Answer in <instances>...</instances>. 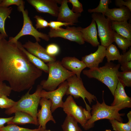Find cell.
Wrapping results in <instances>:
<instances>
[{"mask_svg": "<svg viewBox=\"0 0 131 131\" xmlns=\"http://www.w3.org/2000/svg\"><path fill=\"white\" fill-rule=\"evenodd\" d=\"M81 27H70L67 26L64 29L61 27L59 29H50L48 34L49 38L60 37L71 41L75 42L80 45L85 43L81 30Z\"/></svg>", "mask_w": 131, "mask_h": 131, "instance_id": "obj_10", "label": "cell"}, {"mask_svg": "<svg viewBox=\"0 0 131 131\" xmlns=\"http://www.w3.org/2000/svg\"><path fill=\"white\" fill-rule=\"evenodd\" d=\"M42 131H52L51 130H47V129H45L44 130Z\"/></svg>", "mask_w": 131, "mask_h": 131, "instance_id": "obj_45", "label": "cell"}, {"mask_svg": "<svg viewBox=\"0 0 131 131\" xmlns=\"http://www.w3.org/2000/svg\"><path fill=\"white\" fill-rule=\"evenodd\" d=\"M66 81L68 87L66 94L71 95L75 99L82 98L85 103L86 110L90 113L91 108L86 102L85 98L88 100L91 104L93 101L96 100L97 98L96 96L86 90L82 79L78 78L75 74L69 78Z\"/></svg>", "mask_w": 131, "mask_h": 131, "instance_id": "obj_6", "label": "cell"}, {"mask_svg": "<svg viewBox=\"0 0 131 131\" xmlns=\"http://www.w3.org/2000/svg\"><path fill=\"white\" fill-rule=\"evenodd\" d=\"M12 116L8 118H0V128L4 126V125L10 121L13 118Z\"/></svg>", "mask_w": 131, "mask_h": 131, "instance_id": "obj_42", "label": "cell"}, {"mask_svg": "<svg viewBox=\"0 0 131 131\" xmlns=\"http://www.w3.org/2000/svg\"><path fill=\"white\" fill-rule=\"evenodd\" d=\"M105 131H112L111 130L109 129L108 130H106Z\"/></svg>", "mask_w": 131, "mask_h": 131, "instance_id": "obj_46", "label": "cell"}, {"mask_svg": "<svg viewBox=\"0 0 131 131\" xmlns=\"http://www.w3.org/2000/svg\"><path fill=\"white\" fill-rule=\"evenodd\" d=\"M120 66V64L107 62L103 66L84 70L82 73L89 78L96 79L104 83L114 96L118 82V75Z\"/></svg>", "mask_w": 131, "mask_h": 131, "instance_id": "obj_3", "label": "cell"}, {"mask_svg": "<svg viewBox=\"0 0 131 131\" xmlns=\"http://www.w3.org/2000/svg\"><path fill=\"white\" fill-rule=\"evenodd\" d=\"M118 77L119 80L124 87L131 86V71L118 72Z\"/></svg>", "mask_w": 131, "mask_h": 131, "instance_id": "obj_30", "label": "cell"}, {"mask_svg": "<svg viewBox=\"0 0 131 131\" xmlns=\"http://www.w3.org/2000/svg\"><path fill=\"white\" fill-rule=\"evenodd\" d=\"M11 88L3 82L0 81V96L5 95L8 96L12 91Z\"/></svg>", "mask_w": 131, "mask_h": 131, "instance_id": "obj_37", "label": "cell"}, {"mask_svg": "<svg viewBox=\"0 0 131 131\" xmlns=\"http://www.w3.org/2000/svg\"><path fill=\"white\" fill-rule=\"evenodd\" d=\"M68 87L67 82L66 81L60 84L57 89L54 90L47 91L43 89L41 91L40 93L41 98H45L51 100L52 113L58 108H62L64 102L63 98L66 94Z\"/></svg>", "mask_w": 131, "mask_h": 131, "instance_id": "obj_11", "label": "cell"}, {"mask_svg": "<svg viewBox=\"0 0 131 131\" xmlns=\"http://www.w3.org/2000/svg\"><path fill=\"white\" fill-rule=\"evenodd\" d=\"M31 88L11 107L6 109L5 114L10 115L18 111L26 113L32 116L38 123L37 117L38 106L41 98L40 92L43 89L40 84L37 85L36 90L33 93L30 94Z\"/></svg>", "mask_w": 131, "mask_h": 131, "instance_id": "obj_4", "label": "cell"}, {"mask_svg": "<svg viewBox=\"0 0 131 131\" xmlns=\"http://www.w3.org/2000/svg\"><path fill=\"white\" fill-rule=\"evenodd\" d=\"M105 16L111 21H127L131 18V11L127 7L124 6L119 8H109L105 14Z\"/></svg>", "mask_w": 131, "mask_h": 131, "instance_id": "obj_18", "label": "cell"}, {"mask_svg": "<svg viewBox=\"0 0 131 131\" xmlns=\"http://www.w3.org/2000/svg\"><path fill=\"white\" fill-rule=\"evenodd\" d=\"M118 82L114 93V99L111 106H115L126 102H131V97L126 94L124 87L118 80Z\"/></svg>", "mask_w": 131, "mask_h": 131, "instance_id": "obj_23", "label": "cell"}, {"mask_svg": "<svg viewBox=\"0 0 131 131\" xmlns=\"http://www.w3.org/2000/svg\"><path fill=\"white\" fill-rule=\"evenodd\" d=\"M62 108L67 115L74 118L82 127L91 116L90 113L82 106L78 105L71 95L68 96L64 102Z\"/></svg>", "mask_w": 131, "mask_h": 131, "instance_id": "obj_9", "label": "cell"}, {"mask_svg": "<svg viewBox=\"0 0 131 131\" xmlns=\"http://www.w3.org/2000/svg\"><path fill=\"white\" fill-rule=\"evenodd\" d=\"M25 5L18 7V11L22 12L23 18V27L20 32L15 37H10L8 41L9 42L16 43L21 37L27 35L33 36L36 42H40V38L46 41L49 40L48 34L38 31L33 26L32 22L28 15L27 9L25 10Z\"/></svg>", "mask_w": 131, "mask_h": 131, "instance_id": "obj_7", "label": "cell"}, {"mask_svg": "<svg viewBox=\"0 0 131 131\" xmlns=\"http://www.w3.org/2000/svg\"><path fill=\"white\" fill-rule=\"evenodd\" d=\"M78 123L74 118L67 115L61 127L63 131H82Z\"/></svg>", "mask_w": 131, "mask_h": 131, "instance_id": "obj_24", "label": "cell"}, {"mask_svg": "<svg viewBox=\"0 0 131 131\" xmlns=\"http://www.w3.org/2000/svg\"><path fill=\"white\" fill-rule=\"evenodd\" d=\"M115 131H131V127L127 124L119 122L115 119L109 120Z\"/></svg>", "mask_w": 131, "mask_h": 131, "instance_id": "obj_31", "label": "cell"}, {"mask_svg": "<svg viewBox=\"0 0 131 131\" xmlns=\"http://www.w3.org/2000/svg\"><path fill=\"white\" fill-rule=\"evenodd\" d=\"M15 115L13 119L8 123L7 124H24L27 123L38 125L33 117L31 115L25 112L18 111L15 112Z\"/></svg>", "mask_w": 131, "mask_h": 131, "instance_id": "obj_22", "label": "cell"}, {"mask_svg": "<svg viewBox=\"0 0 131 131\" xmlns=\"http://www.w3.org/2000/svg\"><path fill=\"white\" fill-rule=\"evenodd\" d=\"M27 1L40 13H47L57 17L59 7L57 4H61L62 0H27Z\"/></svg>", "mask_w": 131, "mask_h": 131, "instance_id": "obj_12", "label": "cell"}, {"mask_svg": "<svg viewBox=\"0 0 131 131\" xmlns=\"http://www.w3.org/2000/svg\"><path fill=\"white\" fill-rule=\"evenodd\" d=\"M128 121L127 123L131 127V111H130L127 114Z\"/></svg>", "mask_w": 131, "mask_h": 131, "instance_id": "obj_43", "label": "cell"}, {"mask_svg": "<svg viewBox=\"0 0 131 131\" xmlns=\"http://www.w3.org/2000/svg\"><path fill=\"white\" fill-rule=\"evenodd\" d=\"M111 2L110 0H100L98 6L96 8L89 9L88 11L90 13H98L102 14L105 16V14L107 11L109 4Z\"/></svg>", "mask_w": 131, "mask_h": 131, "instance_id": "obj_28", "label": "cell"}, {"mask_svg": "<svg viewBox=\"0 0 131 131\" xmlns=\"http://www.w3.org/2000/svg\"><path fill=\"white\" fill-rule=\"evenodd\" d=\"M106 48L104 46L99 45L97 50L94 52L82 57L81 60L89 69L99 67L100 63L102 62L105 57Z\"/></svg>", "mask_w": 131, "mask_h": 131, "instance_id": "obj_16", "label": "cell"}, {"mask_svg": "<svg viewBox=\"0 0 131 131\" xmlns=\"http://www.w3.org/2000/svg\"><path fill=\"white\" fill-rule=\"evenodd\" d=\"M121 64L120 69L122 72L131 71V61L124 63Z\"/></svg>", "mask_w": 131, "mask_h": 131, "instance_id": "obj_41", "label": "cell"}, {"mask_svg": "<svg viewBox=\"0 0 131 131\" xmlns=\"http://www.w3.org/2000/svg\"><path fill=\"white\" fill-rule=\"evenodd\" d=\"M3 37H4L3 36V35L1 33H0V41Z\"/></svg>", "mask_w": 131, "mask_h": 131, "instance_id": "obj_44", "label": "cell"}, {"mask_svg": "<svg viewBox=\"0 0 131 131\" xmlns=\"http://www.w3.org/2000/svg\"><path fill=\"white\" fill-rule=\"evenodd\" d=\"M104 92L103 91L102 102L100 103L96 99V103L91 108V117L83 127L85 130H87L93 127L95 122L100 119H115L122 122L123 120L122 116H124L125 114L120 113L119 111L122 109L131 107V102H124L115 106L107 105L103 98Z\"/></svg>", "mask_w": 131, "mask_h": 131, "instance_id": "obj_2", "label": "cell"}, {"mask_svg": "<svg viewBox=\"0 0 131 131\" xmlns=\"http://www.w3.org/2000/svg\"><path fill=\"white\" fill-rule=\"evenodd\" d=\"M45 49L47 53L52 57H56L60 52V49L59 46L57 44L54 43L48 45L46 46Z\"/></svg>", "mask_w": 131, "mask_h": 131, "instance_id": "obj_33", "label": "cell"}, {"mask_svg": "<svg viewBox=\"0 0 131 131\" xmlns=\"http://www.w3.org/2000/svg\"><path fill=\"white\" fill-rule=\"evenodd\" d=\"M61 62L64 67L68 71L74 73L79 78H81L80 75L81 72L86 67L83 62L75 57H65L62 58Z\"/></svg>", "mask_w": 131, "mask_h": 131, "instance_id": "obj_17", "label": "cell"}, {"mask_svg": "<svg viewBox=\"0 0 131 131\" xmlns=\"http://www.w3.org/2000/svg\"><path fill=\"white\" fill-rule=\"evenodd\" d=\"M25 1L22 0H2L0 6L8 7L10 6L15 5L18 7L22 5H25Z\"/></svg>", "mask_w": 131, "mask_h": 131, "instance_id": "obj_35", "label": "cell"}, {"mask_svg": "<svg viewBox=\"0 0 131 131\" xmlns=\"http://www.w3.org/2000/svg\"><path fill=\"white\" fill-rule=\"evenodd\" d=\"M51 104L50 99L41 98L40 100L39 104L41 106V108L38 111L37 117L38 127L41 128L44 130L46 129V124L49 121H51L54 123H56L52 115Z\"/></svg>", "mask_w": 131, "mask_h": 131, "instance_id": "obj_13", "label": "cell"}, {"mask_svg": "<svg viewBox=\"0 0 131 131\" xmlns=\"http://www.w3.org/2000/svg\"><path fill=\"white\" fill-rule=\"evenodd\" d=\"M22 46L28 52L39 58L45 63H47L55 61L56 57L51 56L46 53L45 49L36 41L33 42L29 40Z\"/></svg>", "mask_w": 131, "mask_h": 131, "instance_id": "obj_14", "label": "cell"}, {"mask_svg": "<svg viewBox=\"0 0 131 131\" xmlns=\"http://www.w3.org/2000/svg\"><path fill=\"white\" fill-rule=\"evenodd\" d=\"M2 0H0V4L1 1Z\"/></svg>", "mask_w": 131, "mask_h": 131, "instance_id": "obj_47", "label": "cell"}, {"mask_svg": "<svg viewBox=\"0 0 131 131\" xmlns=\"http://www.w3.org/2000/svg\"><path fill=\"white\" fill-rule=\"evenodd\" d=\"M116 5L119 7L125 6L127 7L131 11V0H127L124 1L123 0H116L115 1Z\"/></svg>", "mask_w": 131, "mask_h": 131, "instance_id": "obj_39", "label": "cell"}, {"mask_svg": "<svg viewBox=\"0 0 131 131\" xmlns=\"http://www.w3.org/2000/svg\"><path fill=\"white\" fill-rule=\"evenodd\" d=\"M16 43L18 47L25 53L29 60L33 65L42 71L48 73L49 69L47 64L28 52L23 47L20 42L18 41Z\"/></svg>", "mask_w": 131, "mask_h": 131, "instance_id": "obj_21", "label": "cell"}, {"mask_svg": "<svg viewBox=\"0 0 131 131\" xmlns=\"http://www.w3.org/2000/svg\"><path fill=\"white\" fill-rule=\"evenodd\" d=\"M43 130L41 128L32 129L20 127L13 124H8L0 128V131H42Z\"/></svg>", "mask_w": 131, "mask_h": 131, "instance_id": "obj_29", "label": "cell"}, {"mask_svg": "<svg viewBox=\"0 0 131 131\" xmlns=\"http://www.w3.org/2000/svg\"><path fill=\"white\" fill-rule=\"evenodd\" d=\"M47 64L49 69L48 78L41 81L40 84L45 90L51 91L55 90L61 83L75 74L64 67L59 60Z\"/></svg>", "mask_w": 131, "mask_h": 131, "instance_id": "obj_5", "label": "cell"}, {"mask_svg": "<svg viewBox=\"0 0 131 131\" xmlns=\"http://www.w3.org/2000/svg\"><path fill=\"white\" fill-rule=\"evenodd\" d=\"M68 2L71 3L73 8L71 10L76 13H81L83 11L82 4L78 0H68Z\"/></svg>", "mask_w": 131, "mask_h": 131, "instance_id": "obj_36", "label": "cell"}, {"mask_svg": "<svg viewBox=\"0 0 131 131\" xmlns=\"http://www.w3.org/2000/svg\"></svg>", "mask_w": 131, "mask_h": 131, "instance_id": "obj_48", "label": "cell"}, {"mask_svg": "<svg viewBox=\"0 0 131 131\" xmlns=\"http://www.w3.org/2000/svg\"><path fill=\"white\" fill-rule=\"evenodd\" d=\"M91 17L97 25L101 45L106 48L114 42L115 31L112 28L111 21L100 13H92Z\"/></svg>", "mask_w": 131, "mask_h": 131, "instance_id": "obj_8", "label": "cell"}, {"mask_svg": "<svg viewBox=\"0 0 131 131\" xmlns=\"http://www.w3.org/2000/svg\"></svg>", "mask_w": 131, "mask_h": 131, "instance_id": "obj_49", "label": "cell"}, {"mask_svg": "<svg viewBox=\"0 0 131 131\" xmlns=\"http://www.w3.org/2000/svg\"><path fill=\"white\" fill-rule=\"evenodd\" d=\"M34 17L35 19V26L36 29L45 28L49 27V22L41 16H35Z\"/></svg>", "mask_w": 131, "mask_h": 131, "instance_id": "obj_34", "label": "cell"}, {"mask_svg": "<svg viewBox=\"0 0 131 131\" xmlns=\"http://www.w3.org/2000/svg\"><path fill=\"white\" fill-rule=\"evenodd\" d=\"M131 61V48L130 47L127 52L121 55V60L120 64Z\"/></svg>", "mask_w": 131, "mask_h": 131, "instance_id": "obj_40", "label": "cell"}, {"mask_svg": "<svg viewBox=\"0 0 131 131\" xmlns=\"http://www.w3.org/2000/svg\"><path fill=\"white\" fill-rule=\"evenodd\" d=\"M68 3L67 0H62L57 20L66 23L69 25H74L75 23L78 22V18L81 16V14L72 11L69 8Z\"/></svg>", "mask_w": 131, "mask_h": 131, "instance_id": "obj_15", "label": "cell"}, {"mask_svg": "<svg viewBox=\"0 0 131 131\" xmlns=\"http://www.w3.org/2000/svg\"><path fill=\"white\" fill-rule=\"evenodd\" d=\"M105 57L108 62H110L111 61L117 60L120 63L121 61V55L116 46L112 44L106 48Z\"/></svg>", "mask_w": 131, "mask_h": 131, "instance_id": "obj_26", "label": "cell"}, {"mask_svg": "<svg viewBox=\"0 0 131 131\" xmlns=\"http://www.w3.org/2000/svg\"><path fill=\"white\" fill-rule=\"evenodd\" d=\"M69 25L68 24L66 23L58 21H51L49 22V27L50 28L54 30L59 29L61 26H67Z\"/></svg>", "mask_w": 131, "mask_h": 131, "instance_id": "obj_38", "label": "cell"}, {"mask_svg": "<svg viewBox=\"0 0 131 131\" xmlns=\"http://www.w3.org/2000/svg\"><path fill=\"white\" fill-rule=\"evenodd\" d=\"M114 40L118 48L125 52L131 46V41L114 31Z\"/></svg>", "mask_w": 131, "mask_h": 131, "instance_id": "obj_27", "label": "cell"}, {"mask_svg": "<svg viewBox=\"0 0 131 131\" xmlns=\"http://www.w3.org/2000/svg\"><path fill=\"white\" fill-rule=\"evenodd\" d=\"M112 29L119 35L131 41V25L127 21H111Z\"/></svg>", "mask_w": 131, "mask_h": 131, "instance_id": "obj_20", "label": "cell"}, {"mask_svg": "<svg viewBox=\"0 0 131 131\" xmlns=\"http://www.w3.org/2000/svg\"><path fill=\"white\" fill-rule=\"evenodd\" d=\"M12 7H5L0 6V32L5 37H7L5 29L6 19L8 17L13 10Z\"/></svg>", "mask_w": 131, "mask_h": 131, "instance_id": "obj_25", "label": "cell"}, {"mask_svg": "<svg viewBox=\"0 0 131 131\" xmlns=\"http://www.w3.org/2000/svg\"><path fill=\"white\" fill-rule=\"evenodd\" d=\"M42 71L33 65L15 43L3 37L0 41V81H6L20 92L32 88Z\"/></svg>", "mask_w": 131, "mask_h": 131, "instance_id": "obj_1", "label": "cell"}, {"mask_svg": "<svg viewBox=\"0 0 131 131\" xmlns=\"http://www.w3.org/2000/svg\"><path fill=\"white\" fill-rule=\"evenodd\" d=\"M16 101L8 98L5 95L0 96V108L6 109L13 106L15 104Z\"/></svg>", "mask_w": 131, "mask_h": 131, "instance_id": "obj_32", "label": "cell"}, {"mask_svg": "<svg viewBox=\"0 0 131 131\" xmlns=\"http://www.w3.org/2000/svg\"><path fill=\"white\" fill-rule=\"evenodd\" d=\"M96 24L92 19L90 25L86 28L81 29L82 37L84 41L90 43L93 46L97 47L99 45L97 37Z\"/></svg>", "mask_w": 131, "mask_h": 131, "instance_id": "obj_19", "label": "cell"}]
</instances>
